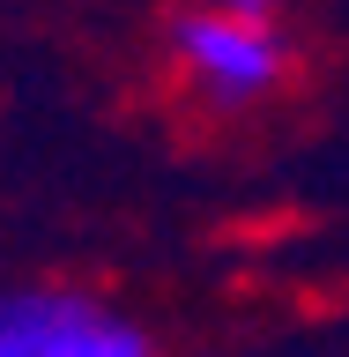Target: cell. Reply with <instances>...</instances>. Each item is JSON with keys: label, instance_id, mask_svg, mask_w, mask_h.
Listing matches in <instances>:
<instances>
[{"label": "cell", "instance_id": "1", "mask_svg": "<svg viewBox=\"0 0 349 357\" xmlns=\"http://www.w3.org/2000/svg\"><path fill=\"white\" fill-rule=\"evenodd\" d=\"M171 52L186 82L216 105H253L290 75V38L275 15H231V8H186L171 22Z\"/></svg>", "mask_w": 349, "mask_h": 357}, {"label": "cell", "instance_id": "2", "mask_svg": "<svg viewBox=\"0 0 349 357\" xmlns=\"http://www.w3.org/2000/svg\"><path fill=\"white\" fill-rule=\"evenodd\" d=\"M0 357H156L127 312L82 290H0Z\"/></svg>", "mask_w": 349, "mask_h": 357}, {"label": "cell", "instance_id": "3", "mask_svg": "<svg viewBox=\"0 0 349 357\" xmlns=\"http://www.w3.org/2000/svg\"><path fill=\"white\" fill-rule=\"evenodd\" d=\"M208 8H231V15H275V0H208Z\"/></svg>", "mask_w": 349, "mask_h": 357}]
</instances>
